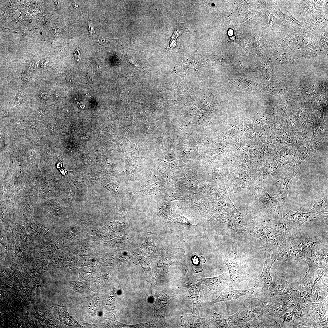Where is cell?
<instances>
[{"label":"cell","mask_w":328,"mask_h":328,"mask_svg":"<svg viewBox=\"0 0 328 328\" xmlns=\"http://www.w3.org/2000/svg\"><path fill=\"white\" fill-rule=\"evenodd\" d=\"M255 221L243 226L245 231L249 236L261 240L271 251L297 228L293 222L270 219L262 216Z\"/></svg>","instance_id":"1"},{"label":"cell","mask_w":328,"mask_h":328,"mask_svg":"<svg viewBox=\"0 0 328 328\" xmlns=\"http://www.w3.org/2000/svg\"><path fill=\"white\" fill-rule=\"evenodd\" d=\"M319 241L315 237L295 231L288 235L272 251L278 263L295 260L304 261L312 248Z\"/></svg>","instance_id":"2"},{"label":"cell","mask_w":328,"mask_h":328,"mask_svg":"<svg viewBox=\"0 0 328 328\" xmlns=\"http://www.w3.org/2000/svg\"><path fill=\"white\" fill-rule=\"evenodd\" d=\"M237 312L238 327H266L262 302L248 299Z\"/></svg>","instance_id":"3"},{"label":"cell","mask_w":328,"mask_h":328,"mask_svg":"<svg viewBox=\"0 0 328 328\" xmlns=\"http://www.w3.org/2000/svg\"><path fill=\"white\" fill-rule=\"evenodd\" d=\"M232 245L231 251L224 263L229 271L231 280L229 287H233L244 281L254 282L253 277L246 272L244 260L238 255L237 247L234 244Z\"/></svg>","instance_id":"4"},{"label":"cell","mask_w":328,"mask_h":328,"mask_svg":"<svg viewBox=\"0 0 328 328\" xmlns=\"http://www.w3.org/2000/svg\"><path fill=\"white\" fill-rule=\"evenodd\" d=\"M258 196L260 208L263 214L274 220L283 219V206L275 196H271L265 189H262L258 191Z\"/></svg>","instance_id":"5"},{"label":"cell","mask_w":328,"mask_h":328,"mask_svg":"<svg viewBox=\"0 0 328 328\" xmlns=\"http://www.w3.org/2000/svg\"><path fill=\"white\" fill-rule=\"evenodd\" d=\"M262 249L264 257V267L261 276L255 281V286L261 288V293L268 296L273 283L270 275V270L275 260L271 251L268 247L264 244Z\"/></svg>","instance_id":"6"},{"label":"cell","mask_w":328,"mask_h":328,"mask_svg":"<svg viewBox=\"0 0 328 328\" xmlns=\"http://www.w3.org/2000/svg\"><path fill=\"white\" fill-rule=\"evenodd\" d=\"M202 284L193 275H188L186 283L187 296L193 303L192 314L199 315L201 306L205 299Z\"/></svg>","instance_id":"7"},{"label":"cell","mask_w":328,"mask_h":328,"mask_svg":"<svg viewBox=\"0 0 328 328\" xmlns=\"http://www.w3.org/2000/svg\"><path fill=\"white\" fill-rule=\"evenodd\" d=\"M295 306L292 296L287 295L266 303L263 302V309L271 318L278 319L287 310Z\"/></svg>","instance_id":"8"},{"label":"cell","mask_w":328,"mask_h":328,"mask_svg":"<svg viewBox=\"0 0 328 328\" xmlns=\"http://www.w3.org/2000/svg\"><path fill=\"white\" fill-rule=\"evenodd\" d=\"M328 254L327 243L319 241L312 248L304 261L308 266L323 268L328 265Z\"/></svg>","instance_id":"9"},{"label":"cell","mask_w":328,"mask_h":328,"mask_svg":"<svg viewBox=\"0 0 328 328\" xmlns=\"http://www.w3.org/2000/svg\"><path fill=\"white\" fill-rule=\"evenodd\" d=\"M297 173L294 169L289 168L276 179L278 183L276 188L275 196L283 206L286 203L294 177Z\"/></svg>","instance_id":"10"},{"label":"cell","mask_w":328,"mask_h":328,"mask_svg":"<svg viewBox=\"0 0 328 328\" xmlns=\"http://www.w3.org/2000/svg\"><path fill=\"white\" fill-rule=\"evenodd\" d=\"M303 316L316 327V324L322 319L327 310V302H307L300 304Z\"/></svg>","instance_id":"11"},{"label":"cell","mask_w":328,"mask_h":328,"mask_svg":"<svg viewBox=\"0 0 328 328\" xmlns=\"http://www.w3.org/2000/svg\"><path fill=\"white\" fill-rule=\"evenodd\" d=\"M309 270L303 279L293 289L312 288L323 275L328 273V265L322 268L309 266Z\"/></svg>","instance_id":"12"},{"label":"cell","mask_w":328,"mask_h":328,"mask_svg":"<svg viewBox=\"0 0 328 328\" xmlns=\"http://www.w3.org/2000/svg\"><path fill=\"white\" fill-rule=\"evenodd\" d=\"M260 292H261L259 288L255 286L244 290H238L229 287L222 291L219 296L209 304L211 305L220 302L234 300L247 295H258Z\"/></svg>","instance_id":"13"},{"label":"cell","mask_w":328,"mask_h":328,"mask_svg":"<svg viewBox=\"0 0 328 328\" xmlns=\"http://www.w3.org/2000/svg\"><path fill=\"white\" fill-rule=\"evenodd\" d=\"M202 285L211 290L221 292L229 287L230 277L228 272L215 277L199 279Z\"/></svg>","instance_id":"14"},{"label":"cell","mask_w":328,"mask_h":328,"mask_svg":"<svg viewBox=\"0 0 328 328\" xmlns=\"http://www.w3.org/2000/svg\"><path fill=\"white\" fill-rule=\"evenodd\" d=\"M273 282L268 296L269 297L291 293L293 288L297 284L289 283L286 277L280 275L276 276Z\"/></svg>","instance_id":"15"},{"label":"cell","mask_w":328,"mask_h":328,"mask_svg":"<svg viewBox=\"0 0 328 328\" xmlns=\"http://www.w3.org/2000/svg\"><path fill=\"white\" fill-rule=\"evenodd\" d=\"M211 322L218 328H229L237 327L238 324L237 312L228 316L221 315L216 312L211 317Z\"/></svg>","instance_id":"16"},{"label":"cell","mask_w":328,"mask_h":328,"mask_svg":"<svg viewBox=\"0 0 328 328\" xmlns=\"http://www.w3.org/2000/svg\"><path fill=\"white\" fill-rule=\"evenodd\" d=\"M327 197H321L312 200L303 205L300 210L303 212L317 213L321 211L328 207Z\"/></svg>","instance_id":"17"},{"label":"cell","mask_w":328,"mask_h":328,"mask_svg":"<svg viewBox=\"0 0 328 328\" xmlns=\"http://www.w3.org/2000/svg\"><path fill=\"white\" fill-rule=\"evenodd\" d=\"M315 291L314 287L312 288L293 289L291 293V296L295 305L297 302L301 304L310 302V299L313 295Z\"/></svg>","instance_id":"18"},{"label":"cell","mask_w":328,"mask_h":328,"mask_svg":"<svg viewBox=\"0 0 328 328\" xmlns=\"http://www.w3.org/2000/svg\"><path fill=\"white\" fill-rule=\"evenodd\" d=\"M313 213L309 212H303L300 210L294 211L290 210L283 217L285 220L293 222L302 225L308 220Z\"/></svg>","instance_id":"19"},{"label":"cell","mask_w":328,"mask_h":328,"mask_svg":"<svg viewBox=\"0 0 328 328\" xmlns=\"http://www.w3.org/2000/svg\"><path fill=\"white\" fill-rule=\"evenodd\" d=\"M181 318V325L183 328L199 327L205 322L204 318L192 314H183Z\"/></svg>","instance_id":"20"},{"label":"cell","mask_w":328,"mask_h":328,"mask_svg":"<svg viewBox=\"0 0 328 328\" xmlns=\"http://www.w3.org/2000/svg\"><path fill=\"white\" fill-rule=\"evenodd\" d=\"M309 220L328 224V207L317 213H313Z\"/></svg>","instance_id":"21"},{"label":"cell","mask_w":328,"mask_h":328,"mask_svg":"<svg viewBox=\"0 0 328 328\" xmlns=\"http://www.w3.org/2000/svg\"><path fill=\"white\" fill-rule=\"evenodd\" d=\"M292 313L295 318L294 319H301L303 317V314L299 303L297 302Z\"/></svg>","instance_id":"22"},{"label":"cell","mask_w":328,"mask_h":328,"mask_svg":"<svg viewBox=\"0 0 328 328\" xmlns=\"http://www.w3.org/2000/svg\"><path fill=\"white\" fill-rule=\"evenodd\" d=\"M293 316L292 313H286L281 318L282 319L283 322H290L293 320Z\"/></svg>","instance_id":"23"},{"label":"cell","mask_w":328,"mask_h":328,"mask_svg":"<svg viewBox=\"0 0 328 328\" xmlns=\"http://www.w3.org/2000/svg\"><path fill=\"white\" fill-rule=\"evenodd\" d=\"M99 43L104 47H107L109 44L110 41L107 38H101L98 39Z\"/></svg>","instance_id":"24"},{"label":"cell","mask_w":328,"mask_h":328,"mask_svg":"<svg viewBox=\"0 0 328 328\" xmlns=\"http://www.w3.org/2000/svg\"><path fill=\"white\" fill-rule=\"evenodd\" d=\"M89 27V31L91 34L94 31V25L93 22L90 19H89L88 22Z\"/></svg>","instance_id":"25"},{"label":"cell","mask_w":328,"mask_h":328,"mask_svg":"<svg viewBox=\"0 0 328 328\" xmlns=\"http://www.w3.org/2000/svg\"><path fill=\"white\" fill-rule=\"evenodd\" d=\"M85 94L87 97H91V95L88 92H85Z\"/></svg>","instance_id":"26"},{"label":"cell","mask_w":328,"mask_h":328,"mask_svg":"<svg viewBox=\"0 0 328 328\" xmlns=\"http://www.w3.org/2000/svg\"><path fill=\"white\" fill-rule=\"evenodd\" d=\"M40 34L42 35V34H43V33L42 32H41L40 33Z\"/></svg>","instance_id":"27"},{"label":"cell","mask_w":328,"mask_h":328,"mask_svg":"<svg viewBox=\"0 0 328 328\" xmlns=\"http://www.w3.org/2000/svg\"><path fill=\"white\" fill-rule=\"evenodd\" d=\"M29 23H31V22H29Z\"/></svg>","instance_id":"28"}]
</instances>
